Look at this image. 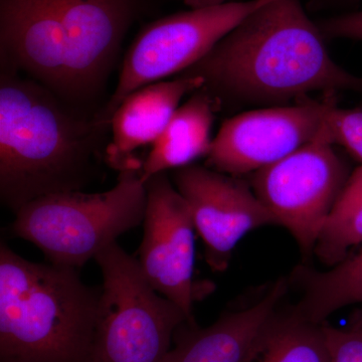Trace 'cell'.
<instances>
[{
  "label": "cell",
  "instance_id": "5bb4252c",
  "mask_svg": "<svg viewBox=\"0 0 362 362\" xmlns=\"http://www.w3.org/2000/svg\"><path fill=\"white\" fill-rule=\"evenodd\" d=\"M220 108L218 100L206 88L192 94L152 145L142 163L143 180L192 165L197 159L209 156L214 141V116Z\"/></svg>",
  "mask_w": 362,
  "mask_h": 362
},
{
  "label": "cell",
  "instance_id": "5b68a950",
  "mask_svg": "<svg viewBox=\"0 0 362 362\" xmlns=\"http://www.w3.org/2000/svg\"><path fill=\"white\" fill-rule=\"evenodd\" d=\"M146 187L141 168L120 171L111 189L45 195L21 207L11 226L59 266L81 268L144 221Z\"/></svg>",
  "mask_w": 362,
  "mask_h": 362
},
{
  "label": "cell",
  "instance_id": "8fae6325",
  "mask_svg": "<svg viewBox=\"0 0 362 362\" xmlns=\"http://www.w3.org/2000/svg\"><path fill=\"white\" fill-rule=\"evenodd\" d=\"M170 178L189 207L204 259L214 272L228 269L247 233L275 225L252 188L238 176L192 164L175 169Z\"/></svg>",
  "mask_w": 362,
  "mask_h": 362
},
{
  "label": "cell",
  "instance_id": "ac0fdd59",
  "mask_svg": "<svg viewBox=\"0 0 362 362\" xmlns=\"http://www.w3.org/2000/svg\"><path fill=\"white\" fill-rule=\"evenodd\" d=\"M326 125L334 144L341 145L362 164V109L331 107Z\"/></svg>",
  "mask_w": 362,
  "mask_h": 362
},
{
  "label": "cell",
  "instance_id": "d6986e66",
  "mask_svg": "<svg viewBox=\"0 0 362 362\" xmlns=\"http://www.w3.org/2000/svg\"><path fill=\"white\" fill-rule=\"evenodd\" d=\"M329 362H362V327L342 328L324 325Z\"/></svg>",
  "mask_w": 362,
  "mask_h": 362
},
{
  "label": "cell",
  "instance_id": "4fadbf2b",
  "mask_svg": "<svg viewBox=\"0 0 362 362\" xmlns=\"http://www.w3.org/2000/svg\"><path fill=\"white\" fill-rule=\"evenodd\" d=\"M204 86L199 76L180 75L140 88L123 100L111 118V141L105 160L119 173L142 168L135 151L153 145L180 108L181 100Z\"/></svg>",
  "mask_w": 362,
  "mask_h": 362
},
{
  "label": "cell",
  "instance_id": "277c9868",
  "mask_svg": "<svg viewBox=\"0 0 362 362\" xmlns=\"http://www.w3.org/2000/svg\"><path fill=\"white\" fill-rule=\"evenodd\" d=\"M101 289L0 244V362H87Z\"/></svg>",
  "mask_w": 362,
  "mask_h": 362
},
{
  "label": "cell",
  "instance_id": "9a60e30c",
  "mask_svg": "<svg viewBox=\"0 0 362 362\" xmlns=\"http://www.w3.org/2000/svg\"><path fill=\"white\" fill-rule=\"evenodd\" d=\"M303 274V295L289 313L298 320L323 324L340 309L362 303V250L327 271Z\"/></svg>",
  "mask_w": 362,
  "mask_h": 362
},
{
  "label": "cell",
  "instance_id": "7c38bea8",
  "mask_svg": "<svg viewBox=\"0 0 362 362\" xmlns=\"http://www.w3.org/2000/svg\"><path fill=\"white\" fill-rule=\"evenodd\" d=\"M287 291V280L280 279L251 306L223 314L206 328L187 321L176 330L163 362H244L277 318Z\"/></svg>",
  "mask_w": 362,
  "mask_h": 362
},
{
  "label": "cell",
  "instance_id": "44dd1931",
  "mask_svg": "<svg viewBox=\"0 0 362 362\" xmlns=\"http://www.w3.org/2000/svg\"><path fill=\"white\" fill-rule=\"evenodd\" d=\"M185 2L187 6L190 7V9H194L220 6V4L228 2V0H185Z\"/></svg>",
  "mask_w": 362,
  "mask_h": 362
},
{
  "label": "cell",
  "instance_id": "ba28073f",
  "mask_svg": "<svg viewBox=\"0 0 362 362\" xmlns=\"http://www.w3.org/2000/svg\"><path fill=\"white\" fill-rule=\"evenodd\" d=\"M327 125L315 139L280 161L254 173L252 188L275 225L291 233L309 256L347 171Z\"/></svg>",
  "mask_w": 362,
  "mask_h": 362
},
{
  "label": "cell",
  "instance_id": "30bf717a",
  "mask_svg": "<svg viewBox=\"0 0 362 362\" xmlns=\"http://www.w3.org/2000/svg\"><path fill=\"white\" fill-rule=\"evenodd\" d=\"M145 187L144 235L138 264L156 292L194 319V302L206 289L194 279L197 230L192 213L168 173L151 176Z\"/></svg>",
  "mask_w": 362,
  "mask_h": 362
},
{
  "label": "cell",
  "instance_id": "ffe728a7",
  "mask_svg": "<svg viewBox=\"0 0 362 362\" xmlns=\"http://www.w3.org/2000/svg\"><path fill=\"white\" fill-rule=\"evenodd\" d=\"M318 26L324 37L362 40V11L328 18Z\"/></svg>",
  "mask_w": 362,
  "mask_h": 362
},
{
  "label": "cell",
  "instance_id": "8992f818",
  "mask_svg": "<svg viewBox=\"0 0 362 362\" xmlns=\"http://www.w3.org/2000/svg\"><path fill=\"white\" fill-rule=\"evenodd\" d=\"M95 259L103 284L87 362H163L176 330L194 319L156 292L118 243Z\"/></svg>",
  "mask_w": 362,
  "mask_h": 362
},
{
  "label": "cell",
  "instance_id": "52a82bcc",
  "mask_svg": "<svg viewBox=\"0 0 362 362\" xmlns=\"http://www.w3.org/2000/svg\"><path fill=\"white\" fill-rule=\"evenodd\" d=\"M270 1L226 2L170 14L145 25L124 57L118 84L103 106L104 113L112 118L131 93L187 71L247 16Z\"/></svg>",
  "mask_w": 362,
  "mask_h": 362
},
{
  "label": "cell",
  "instance_id": "7a4b0ae2",
  "mask_svg": "<svg viewBox=\"0 0 362 362\" xmlns=\"http://www.w3.org/2000/svg\"><path fill=\"white\" fill-rule=\"evenodd\" d=\"M181 75L204 78V88L220 105L283 103L310 93L362 92V77L333 61L301 0H271Z\"/></svg>",
  "mask_w": 362,
  "mask_h": 362
},
{
  "label": "cell",
  "instance_id": "e0dca14e",
  "mask_svg": "<svg viewBox=\"0 0 362 362\" xmlns=\"http://www.w3.org/2000/svg\"><path fill=\"white\" fill-rule=\"evenodd\" d=\"M362 244V164L349 176L317 238L314 254L337 266L349 250Z\"/></svg>",
  "mask_w": 362,
  "mask_h": 362
},
{
  "label": "cell",
  "instance_id": "3957f363",
  "mask_svg": "<svg viewBox=\"0 0 362 362\" xmlns=\"http://www.w3.org/2000/svg\"><path fill=\"white\" fill-rule=\"evenodd\" d=\"M111 118L0 70V201L18 213L45 195L77 192L104 156Z\"/></svg>",
  "mask_w": 362,
  "mask_h": 362
},
{
  "label": "cell",
  "instance_id": "6da1fadb",
  "mask_svg": "<svg viewBox=\"0 0 362 362\" xmlns=\"http://www.w3.org/2000/svg\"><path fill=\"white\" fill-rule=\"evenodd\" d=\"M141 0H0L1 70L97 112Z\"/></svg>",
  "mask_w": 362,
  "mask_h": 362
},
{
  "label": "cell",
  "instance_id": "9c48e42d",
  "mask_svg": "<svg viewBox=\"0 0 362 362\" xmlns=\"http://www.w3.org/2000/svg\"><path fill=\"white\" fill-rule=\"evenodd\" d=\"M334 104L330 97L322 102L302 99L291 106L256 109L232 117L214 138L207 166L239 176L272 165L315 139Z\"/></svg>",
  "mask_w": 362,
  "mask_h": 362
},
{
  "label": "cell",
  "instance_id": "2e32d148",
  "mask_svg": "<svg viewBox=\"0 0 362 362\" xmlns=\"http://www.w3.org/2000/svg\"><path fill=\"white\" fill-rule=\"evenodd\" d=\"M244 362H329L323 324L279 314Z\"/></svg>",
  "mask_w": 362,
  "mask_h": 362
}]
</instances>
